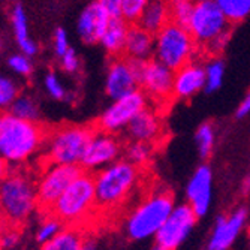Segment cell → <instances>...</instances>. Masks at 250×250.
I'll list each match as a JSON object with an SVG mask.
<instances>
[{"instance_id":"obj_1","label":"cell","mask_w":250,"mask_h":250,"mask_svg":"<svg viewBox=\"0 0 250 250\" xmlns=\"http://www.w3.org/2000/svg\"><path fill=\"white\" fill-rule=\"evenodd\" d=\"M47 135L39 122L22 120L9 111L0 112V156L11 168H22L42 154Z\"/></svg>"},{"instance_id":"obj_2","label":"cell","mask_w":250,"mask_h":250,"mask_svg":"<svg viewBox=\"0 0 250 250\" xmlns=\"http://www.w3.org/2000/svg\"><path fill=\"white\" fill-rule=\"evenodd\" d=\"M93 175L98 211L102 213L119 210L138 188L141 180L140 167L133 165L127 159H119Z\"/></svg>"},{"instance_id":"obj_3","label":"cell","mask_w":250,"mask_h":250,"mask_svg":"<svg viewBox=\"0 0 250 250\" xmlns=\"http://www.w3.org/2000/svg\"><path fill=\"white\" fill-rule=\"evenodd\" d=\"M0 201L6 223L21 228L39 210L33 175L22 168H12L0 185Z\"/></svg>"},{"instance_id":"obj_4","label":"cell","mask_w":250,"mask_h":250,"mask_svg":"<svg viewBox=\"0 0 250 250\" xmlns=\"http://www.w3.org/2000/svg\"><path fill=\"white\" fill-rule=\"evenodd\" d=\"M98 211L95 175L83 171L74 183L67 188L59 201L51 208V214L56 216L64 226L81 228Z\"/></svg>"},{"instance_id":"obj_5","label":"cell","mask_w":250,"mask_h":250,"mask_svg":"<svg viewBox=\"0 0 250 250\" xmlns=\"http://www.w3.org/2000/svg\"><path fill=\"white\" fill-rule=\"evenodd\" d=\"M231 24L232 22L219 8L216 0H211L195 5L188 29L199 50L210 56H217L229 41Z\"/></svg>"},{"instance_id":"obj_6","label":"cell","mask_w":250,"mask_h":250,"mask_svg":"<svg viewBox=\"0 0 250 250\" xmlns=\"http://www.w3.org/2000/svg\"><path fill=\"white\" fill-rule=\"evenodd\" d=\"M175 207L168 190H157L144 198L126 217L125 231L133 241L156 237Z\"/></svg>"},{"instance_id":"obj_7","label":"cell","mask_w":250,"mask_h":250,"mask_svg":"<svg viewBox=\"0 0 250 250\" xmlns=\"http://www.w3.org/2000/svg\"><path fill=\"white\" fill-rule=\"evenodd\" d=\"M95 130L83 125H63L48 132L42 153V164L81 165Z\"/></svg>"},{"instance_id":"obj_8","label":"cell","mask_w":250,"mask_h":250,"mask_svg":"<svg viewBox=\"0 0 250 250\" xmlns=\"http://www.w3.org/2000/svg\"><path fill=\"white\" fill-rule=\"evenodd\" d=\"M198 50L199 47L189 29L172 21L154 35L153 59L164 63L172 71H177L178 67L195 60Z\"/></svg>"},{"instance_id":"obj_9","label":"cell","mask_w":250,"mask_h":250,"mask_svg":"<svg viewBox=\"0 0 250 250\" xmlns=\"http://www.w3.org/2000/svg\"><path fill=\"white\" fill-rule=\"evenodd\" d=\"M83 171L81 165L43 164L36 178L39 211L50 213L63 192L74 183Z\"/></svg>"},{"instance_id":"obj_10","label":"cell","mask_w":250,"mask_h":250,"mask_svg":"<svg viewBox=\"0 0 250 250\" xmlns=\"http://www.w3.org/2000/svg\"><path fill=\"white\" fill-rule=\"evenodd\" d=\"M146 108H148L147 95L140 88L135 90L111 102V105L98 119V129L109 133H117L123 129L126 130L130 122Z\"/></svg>"},{"instance_id":"obj_11","label":"cell","mask_w":250,"mask_h":250,"mask_svg":"<svg viewBox=\"0 0 250 250\" xmlns=\"http://www.w3.org/2000/svg\"><path fill=\"white\" fill-rule=\"evenodd\" d=\"M196 220L198 216L189 204L175 206L169 217L162 225V228L156 234V243L171 250L178 249L193 231Z\"/></svg>"},{"instance_id":"obj_12","label":"cell","mask_w":250,"mask_h":250,"mask_svg":"<svg viewBox=\"0 0 250 250\" xmlns=\"http://www.w3.org/2000/svg\"><path fill=\"white\" fill-rule=\"evenodd\" d=\"M120 153H122V144L116 133L96 129L85 148L81 168L87 172H95V171L98 172L105 167L119 161Z\"/></svg>"},{"instance_id":"obj_13","label":"cell","mask_w":250,"mask_h":250,"mask_svg":"<svg viewBox=\"0 0 250 250\" xmlns=\"http://www.w3.org/2000/svg\"><path fill=\"white\" fill-rule=\"evenodd\" d=\"M174 71L156 59L143 62L140 71V87L148 99L165 104L172 98Z\"/></svg>"},{"instance_id":"obj_14","label":"cell","mask_w":250,"mask_h":250,"mask_svg":"<svg viewBox=\"0 0 250 250\" xmlns=\"http://www.w3.org/2000/svg\"><path fill=\"white\" fill-rule=\"evenodd\" d=\"M140 87L138 71L135 62L120 56L114 57L108 66L105 78V93L111 101H116L122 96H126Z\"/></svg>"},{"instance_id":"obj_15","label":"cell","mask_w":250,"mask_h":250,"mask_svg":"<svg viewBox=\"0 0 250 250\" xmlns=\"http://www.w3.org/2000/svg\"><path fill=\"white\" fill-rule=\"evenodd\" d=\"M247 219L246 208H237L228 216H219L207 243V250H229L244 229Z\"/></svg>"},{"instance_id":"obj_16","label":"cell","mask_w":250,"mask_h":250,"mask_svg":"<svg viewBox=\"0 0 250 250\" xmlns=\"http://www.w3.org/2000/svg\"><path fill=\"white\" fill-rule=\"evenodd\" d=\"M186 198L198 217L208 213L213 198V171L208 165L198 167L192 174L186 186Z\"/></svg>"},{"instance_id":"obj_17","label":"cell","mask_w":250,"mask_h":250,"mask_svg":"<svg viewBox=\"0 0 250 250\" xmlns=\"http://www.w3.org/2000/svg\"><path fill=\"white\" fill-rule=\"evenodd\" d=\"M201 90H206V69L204 63L192 60L174 71L172 98L190 99Z\"/></svg>"},{"instance_id":"obj_18","label":"cell","mask_w":250,"mask_h":250,"mask_svg":"<svg viewBox=\"0 0 250 250\" xmlns=\"http://www.w3.org/2000/svg\"><path fill=\"white\" fill-rule=\"evenodd\" d=\"M109 20L111 17L108 15V12L95 0L93 3L85 6L78 17V21H77L78 36L85 43L99 42Z\"/></svg>"},{"instance_id":"obj_19","label":"cell","mask_w":250,"mask_h":250,"mask_svg":"<svg viewBox=\"0 0 250 250\" xmlns=\"http://www.w3.org/2000/svg\"><path fill=\"white\" fill-rule=\"evenodd\" d=\"M130 141L154 144L162 136V122L156 111L146 108L126 127Z\"/></svg>"},{"instance_id":"obj_20","label":"cell","mask_w":250,"mask_h":250,"mask_svg":"<svg viewBox=\"0 0 250 250\" xmlns=\"http://www.w3.org/2000/svg\"><path fill=\"white\" fill-rule=\"evenodd\" d=\"M154 54V35L138 24H130L123 56L130 60H150Z\"/></svg>"},{"instance_id":"obj_21","label":"cell","mask_w":250,"mask_h":250,"mask_svg":"<svg viewBox=\"0 0 250 250\" xmlns=\"http://www.w3.org/2000/svg\"><path fill=\"white\" fill-rule=\"evenodd\" d=\"M130 24L122 17H111L105 32L101 36L99 43L112 57H120L125 53L126 38Z\"/></svg>"},{"instance_id":"obj_22","label":"cell","mask_w":250,"mask_h":250,"mask_svg":"<svg viewBox=\"0 0 250 250\" xmlns=\"http://www.w3.org/2000/svg\"><path fill=\"white\" fill-rule=\"evenodd\" d=\"M171 22L169 0H150L136 24L156 35Z\"/></svg>"},{"instance_id":"obj_23","label":"cell","mask_w":250,"mask_h":250,"mask_svg":"<svg viewBox=\"0 0 250 250\" xmlns=\"http://www.w3.org/2000/svg\"><path fill=\"white\" fill-rule=\"evenodd\" d=\"M11 22H12L15 41L18 43V48L21 50V53H24L30 57L38 54V51H39L38 43L30 38L29 21H27V15H26V11L22 8V5L14 6V9L11 12Z\"/></svg>"},{"instance_id":"obj_24","label":"cell","mask_w":250,"mask_h":250,"mask_svg":"<svg viewBox=\"0 0 250 250\" xmlns=\"http://www.w3.org/2000/svg\"><path fill=\"white\" fill-rule=\"evenodd\" d=\"M84 235L80 228L64 226L51 241L41 246V250H83Z\"/></svg>"},{"instance_id":"obj_25","label":"cell","mask_w":250,"mask_h":250,"mask_svg":"<svg viewBox=\"0 0 250 250\" xmlns=\"http://www.w3.org/2000/svg\"><path fill=\"white\" fill-rule=\"evenodd\" d=\"M9 112L29 122H39V116H41L38 102L30 95H24V93H20L17 96V99L12 102L9 108Z\"/></svg>"},{"instance_id":"obj_26","label":"cell","mask_w":250,"mask_h":250,"mask_svg":"<svg viewBox=\"0 0 250 250\" xmlns=\"http://www.w3.org/2000/svg\"><path fill=\"white\" fill-rule=\"evenodd\" d=\"M206 69V92L213 93L220 88L225 77V63L217 56H210L208 62L204 63Z\"/></svg>"},{"instance_id":"obj_27","label":"cell","mask_w":250,"mask_h":250,"mask_svg":"<svg viewBox=\"0 0 250 250\" xmlns=\"http://www.w3.org/2000/svg\"><path fill=\"white\" fill-rule=\"evenodd\" d=\"M42 214H43V219L41 220V223L38 225V229H36V241L41 246L51 241L64 228V225L51 213H42Z\"/></svg>"},{"instance_id":"obj_28","label":"cell","mask_w":250,"mask_h":250,"mask_svg":"<svg viewBox=\"0 0 250 250\" xmlns=\"http://www.w3.org/2000/svg\"><path fill=\"white\" fill-rule=\"evenodd\" d=\"M231 22H240L250 14V0H216Z\"/></svg>"},{"instance_id":"obj_29","label":"cell","mask_w":250,"mask_h":250,"mask_svg":"<svg viewBox=\"0 0 250 250\" xmlns=\"http://www.w3.org/2000/svg\"><path fill=\"white\" fill-rule=\"evenodd\" d=\"M195 143L198 153L202 159H206L211 154L216 143V132L210 123H202L195 133Z\"/></svg>"},{"instance_id":"obj_30","label":"cell","mask_w":250,"mask_h":250,"mask_svg":"<svg viewBox=\"0 0 250 250\" xmlns=\"http://www.w3.org/2000/svg\"><path fill=\"white\" fill-rule=\"evenodd\" d=\"M193 0H169L171 6V21L175 24L188 27L195 11Z\"/></svg>"},{"instance_id":"obj_31","label":"cell","mask_w":250,"mask_h":250,"mask_svg":"<svg viewBox=\"0 0 250 250\" xmlns=\"http://www.w3.org/2000/svg\"><path fill=\"white\" fill-rule=\"evenodd\" d=\"M20 95V85L18 83L8 77L0 74V112L9 111L12 102Z\"/></svg>"},{"instance_id":"obj_32","label":"cell","mask_w":250,"mask_h":250,"mask_svg":"<svg viewBox=\"0 0 250 250\" xmlns=\"http://www.w3.org/2000/svg\"><path fill=\"white\" fill-rule=\"evenodd\" d=\"M151 153H153L151 144L132 141L126 148V159L133 165L143 168L151 159Z\"/></svg>"},{"instance_id":"obj_33","label":"cell","mask_w":250,"mask_h":250,"mask_svg":"<svg viewBox=\"0 0 250 250\" xmlns=\"http://www.w3.org/2000/svg\"><path fill=\"white\" fill-rule=\"evenodd\" d=\"M148 3L150 0H122L120 17L125 18L129 24H136Z\"/></svg>"},{"instance_id":"obj_34","label":"cell","mask_w":250,"mask_h":250,"mask_svg":"<svg viewBox=\"0 0 250 250\" xmlns=\"http://www.w3.org/2000/svg\"><path fill=\"white\" fill-rule=\"evenodd\" d=\"M8 67L18 77H29L33 71L30 56L24 53H15L8 57Z\"/></svg>"},{"instance_id":"obj_35","label":"cell","mask_w":250,"mask_h":250,"mask_svg":"<svg viewBox=\"0 0 250 250\" xmlns=\"http://www.w3.org/2000/svg\"><path fill=\"white\" fill-rule=\"evenodd\" d=\"M21 241V232L18 226L5 223L0 228V250H14Z\"/></svg>"},{"instance_id":"obj_36","label":"cell","mask_w":250,"mask_h":250,"mask_svg":"<svg viewBox=\"0 0 250 250\" xmlns=\"http://www.w3.org/2000/svg\"><path fill=\"white\" fill-rule=\"evenodd\" d=\"M43 85H45V90H47V93L56 99V101H63L66 98V88L62 83V80L54 74V72H50L45 75L43 78Z\"/></svg>"},{"instance_id":"obj_37","label":"cell","mask_w":250,"mask_h":250,"mask_svg":"<svg viewBox=\"0 0 250 250\" xmlns=\"http://www.w3.org/2000/svg\"><path fill=\"white\" fill-rule=\"evenodd\" d=\"M60 66L67 74H75L80 69V57L74 48H69L60 57Z\"/></svg>"},{"instance_id":"obj_38","label":"cell","mask_w":250,"mask_h":250,"mask_svg":"<svg viewBox=\"0 0 250 250\" xmlns=\"http://www.w3.org/2000/svg\"><path fill=\"white\" fill-rule=\"evenodd\" d=\"M53 48H54V53H56L57 57H62L67 50L71 48V45H69V38H67L66 30L57 29V30L54 32V36H53Z\"/></svg>"},{"instance_id":"obj_39","label":"cell","mask_w":250,"mask_h":250,"mask_svg":"<svg viewBox=\"0 0 250 250\" xmlns=\"http://www.w3.org/2000/svg\"><path fill=\"white\" fill-rule=\"evenodd\" d=\"M96 2L108 12L109 17H120L122 0H96Z\"/></svg>"},{"instance_id":"obj_40","label":"cell","mask_w":250,"mask_h":250,"mask_svg":"<svg viewBox=\"0 0 250 250\" xmlns=\"http://www.w3.org/2000/svg\"><path fill=\"white\" fill-rule=\"evenodd\" d=\"M249 114H250V92L247 93V96L244 98V101L238 106V109H237V117L238 119H243V117H246Z\"/></svg>"},{"instance_id":"obj_41","label":"cell","mask_w":250,"mask_h":250,"mask_svg":"<svg viewBox=\"0 0 250 250\" xmlns=\"http://www.w3.org/2000/svg\"><path fill=\"white\" fill-rule=\"evenodd\" d=\"M11 167H9V164L5 161V159L0 156V185H2V181L8 177V174L11 172Z\"/></svg>"},{"instance_id":"obj_42","label":"cell","mask_w":250,"mask_h":250,"mask_svg":"<svg viewBox=\"0 0 250 250\" xmlns=\"http://www.w3.org/2000/svg\"><path fill=\"white\" fill-rule=\"evenodd\" d=\"M83 250H98L96 241L93 238H85L84 237V243H83Z\"/></svg>"},{"instance_id":"obj_43","label":"cell","mask_w":250,"mask_h":250,"mask_svg":"<svg viewBox=\"0 0 250 250\" xmlns=\"http://www.w3.org/2000/svg\"><path fill=\"white\" fill-rule=\"evenodd\" d=\"M241 189H243L244 193H250V174L244 177L243 185H241Z\"/></svg>"},{"instance_id":"obj_44","label":"cell","mask_w":250,"mask_h":250,"mask_svg":"<svg viewBox=\"0 0 250 250\" xmlns=\"http://www.w3.org/2000/svg\"><path fill=\"white\" fill-rule=\"evenodd\" d=\"M6 223L5 220V213H3V207H2V201H0V228Z\"/></svg>"},{"instance_id":"obj_45","label":"cell","mask_w":250,"mask_h":250,"mask_svg":"<svg viewBox=\"0 0 250 250\" xmlns=\"http://www.w3.org/2000/svg\"><path fill=\"white\" fill-rule=\"evenodd\" d=\"M151 250H171V249H168V247H165V246H161V244H157V243H156V246L151 247Z\"/></svg>"},{"instance_id":"obj_46","label":"cell","mask_w":250,"mask_h":250,"mask_svg":"<svg viewBox=\"0 0 250 250\" xmlns=\"http://www.w3.org/2000/svg\"><path fill=\"white\" fill-rule=\"evenodd\" d=\"M195 3H199V2H211V0H193Z\"/></svg>"},{"instance_id":"obj_47","label":"cell","mask_w":250,"mask_h":250,"mask_svg":"<svg viewBox=\"0 0 250 250\" xmlns=\"http://www.w3.org/2000/svg\"><path fill=\"white\" fill-rule=\"evenodd\" d=\"M0 45H2V41H0Z\"/></svg>"}]
</instances>
